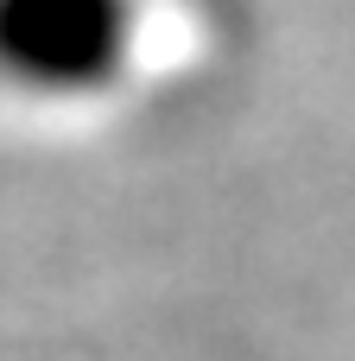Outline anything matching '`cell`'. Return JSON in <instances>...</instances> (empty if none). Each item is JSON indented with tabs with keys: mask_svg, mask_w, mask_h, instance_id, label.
Returning a JSON list of instances; mask_svg holds the SVG:
<instances>
[{
	"mask_svg": "<svg viewBox=\"0 0 355 361\" xmlns=\"http://www.w3.org/2000/svg\"><path fill=\"white\" fill-rule=\"evenodd\" d=\"M146 44V0H0V95L89 108L114 95Z\"/></svg>",
	"mask_w": 355,
	"mask_h": 361,
	"instance_id": "cell-1",
	"label": "cell"
}]
</instances>
